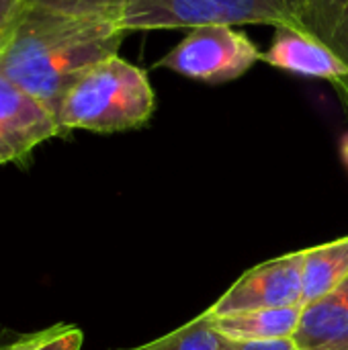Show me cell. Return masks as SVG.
I'll return each instance as SVG.
<instances>
[{
	"instance_id": "1",
	"label": "cell",
	"mask_w": 348,
	"mask_h": 350,
	"mask_svg": "<svg viewBox=\"0 0 348 350\" xmlns=\"http://www.w3.org/2000/svg\"><path fill=\"white\" fill-rule=\"evenodd\" d=\"M125 35L117 23L25 2L0 53V74L55 115L70 86L96 62L117 55Z\"/></svg>"
},
{
	"instance_id": "2",
	"label": "cell",
	"mask_w": 348,
	"mask_h": 350,
	"mask_svg": "<svg viewBox=\"0 0 348 350\" xmlns=\"http://www.w3.org/2000/svg\"><path fill=\"white\" fill-rule=\"evenodd\" d=\"M156 109L148 74L119 53L90 66L66 92L55 119L64 131L119 133L146 125Z\"/></svg>"
},
{
	"instance_id": "3",
	"label": "cell",
	"mask_w": 348,
	"mask_h": 350,
	"mask_svg": "<svg viewBox=\"0 0 348 350\" xmlns=\"http://www.w3.org/2000/svg\"><path fill=\"white\" fill-rule=\"evenodd\" d=\"M304 0H125L119 27L131 31L207 25H273L299 29Z\"/></svg>"
},
{
	"instance_id": "4",
	"label": "cell",
	"mask_w": 348,
	"mask_h": 350,
	"mask_svg": "<svg viewBox=\"0 0 348 350\" xmlns=\"http://www.w3.org/2000/svg\"><path fill=\"white\" fill-rule=\"evenodd\" d=\"M260 59L258 45L230 25H207L189 33L156 64L205 84H226L244 76Z\"/></svg>"
},
{
	"instance_id": "5",
	"label": "cell",
	"mask_w": 348,
	"mask_h": 350,
	"mask_svg": "<svg viewBox=\"0 0 348 350\" xmlns=\"http://www.w3.org/2000/svg\"><path fill=\"white\" fill-rule=\"evenodd\" d=\"M304 250L267 260L246 271L209 310L211 318L302 306Z\"/></svg>"
},
{
	"instance_id": "6",
	"label": "cell",
	"mask_w": 348,
	"mask_h": 350,
	"mask_svg": "<svg viewBox=\"0 0 348 350\" xmlns=\"http://www.w3.org/2000/svg\"><path fill=\"white\" fill-rule=\"evenodd\" d=\"M57 135L64 131L55 115L0 74V166L25 160Z\"/></svg>"
},
{
	"instance_id": "7",
	"label": "cell",
	"mask_w": 348,
	"mask_h": 350,
	"mask_svg": "<svg viewBox=\"0 0 348 350\" xmlns=\"http://www.w3.org/2000/svg\"><path fill=\"white\" fill-rule=\"evenodd\" d=\"M260 62L304 76L330 82L334 88L348 84V66L324 43L291 27H275L273 41Z\"/></svg>"
},
{
	"instance_id": "8",
	"label": "cell",
	"mask_w": 348,
	"mask_h": 350,
	"mask_svg": "<svg viewBox=\"0 0 348 350\" xmlns=\"http://www.w3.org/2000/svg\"><path fill=\"white\" fill-rule=\"evenodd\" d=\"M295 350H348V279L330 295L302 308Z\"/></svg>"
},
{
	"instance_id": "9",
	"label": "cell",
	"mask_w": 348,
	"mask_h": 350,
	"mask_svg": "<svg viewBox=\"0 0 348 350\" xmlns=\"http://www.w3.org/2000/svg\"><path fill=\"white\" fill-rule=\"evenodd\" d=\"M304 306L293 308H275V310H258L234 316L211 318L213 330L232 340H283L293 338Z\"/></svg>"
},
{
	"instance_id": "10",
	"label": "cell",
	"mask_w": 348,
	"mask_h": 350,
	"mask_svg": "<svg viewBox=\"0 0 348 350\" xmlns=\"http://www.w3.org/2000/svg\"><path fill=\"white\" fill-rule=\"evenodd\" d=\"M348 279V236L304 250L302 306L336 291Z\"/></svg>"
},
{
	"instance_id": "11",
	"label": "cell",
	"mask_w": 348,
	"mask_h": 350,
	"mask_svg": "<svg viewBox=\"0 0 348 350\" xmlns=\"http://www.w3.org/2000/svg\"><path fill=\"white\" fill-rule=\"evenodd\" d=\"M299 31L324 43L348 66V0H304ZM336 92H348V84Z\"/></svg>"
},
{
	"instance_id": "12",
	"label": "cell",
	"mask_w": 348,
	"mask_h": 350,
	"mask_svg": "<svg viewBox=\"0 0 348 350\" xmlns=\"http://www.w3.org/2000/svg\"><path fill=\"white\" fill-rule=\"evenodd\" d=\"M127 350H219V334L213 330L207 312H203L174 332L154 342Z\"/></svg>"
},
{
	"instance_id": "13",
	"label": "cell",
	"mask_w": 348,
	"mask_h": 350,
	"mask_svg": "<svg viewBox=\"0 0 348 350\" xmlns=\"http://www.w3.org/2000/svg\"><path fill=\"white\" fill-rule=\"evenodd\" d=\"M84 334L78 326L55 324L51 328L16 336L8 350H80Z\"/></svg>"
},
{
	"instance_id": "14",
	"label": "cell",
	"mask_w": 348,
	"mask_h": 350,
	"mask_svg": "<svg viewBox=\"0 0 348 350\" xmlns=\"http://www.w3.org/2000/svg\"><path fill=\"white\" fill-rule=\"evenodd\" d=\"M29 4L62 10L68 14L76 16H86V18H98V21H109L117 23L121 21L125 0H27Z\"/></svg>"
},
{
	"instance_id": "15",
	"label": "cell",
	"mask_w": 348,
	"mask_h": 350,
	"mask_svg": "<svg viewBox=\"0 0 348 350\" xmlns=\"http://www.w3.org/2000/svg\"><path fill=\"white\" fill-rule=\"evenodd\" d=\"M219 350H295L291 338L283 340H232L219 336Z\"/></svg>"
},
{
	"instance_id": "16",
	"label": "cell",
	"mask_w": 348,
	"mask_h": 350,
	"mask_svg": "<svg viewBox=\"0 0 348 350\" xmlns=\"http://www.w3.org/2000/svg\"><path fill=\"white\" fill-rule=\"evenodd\" d=\"M25 2L27 0H0V53L10 39V33L14 29V23H16Z\"/></svg>"
},
{
	"instance_id": "17",
	"label": "cell",
	"mask_w": 348,
	"mask_h": 350,
	"mask_svg": "<svg viewBox=\"0 0 348 350\" xmlns=\"http://www.w3.org/2000/svg\"><path fill=\"white\" fill-rule=\"evenodd\" d=\"M16 332H10L6 328H0V350H8V347L16 340Z\"/></svg>"
},
{
	"instance_id": "18",
	"label": "cell",
	"mask_w": 348,
	"mask_h": 350,
	"mask_svg": "<svg viewBox=\"0 0 348 350\" xmlns=\"http://www.w3.org/2000/svg\"><path fill=\"white\" fill-rule=\"evenodd\" d=\"M340 156H343V162L348 168V131L340 137Z\"/></svg>"
},
{
	"instance_id": "19",
	"label": "cell",
	"mask_w": 348,
	"mask_h": 350,
	"mask_svg": "<svg viewBox=\"0 0 348 350\" xmlns=\"http://www.w3.org/2000/svg\"><path fill=\"white\" fill-rule=\"evenodd\" d=\"M338 96H340V100H343L345 109L348 111V92H338Z\"/></svg>"
}]
</instances>
